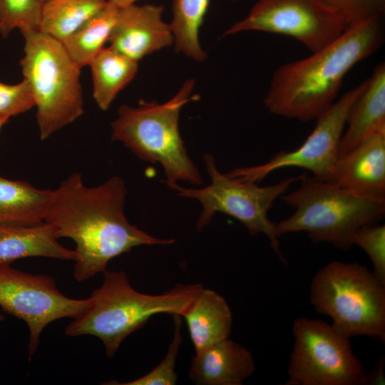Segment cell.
<instances>
[{
  "instance_id": "5b68a950",
  "label": "cell",
  "mask_w": 385,
  "mask_h": 385,
  "mask_svg": "<svg viewBox=\"0 0 385 385\" xmlns=\"http://www.w3.org/2000/svg\"><path fill=\"white\" fill-rule=\"evenodd\" d=\"M299 187L280 198L295 210L275 222L278 234L305 232L315 242H327L347 250L355 232L376 224L385 213V200L361 196L332 182L304 173Z\"/></svg>"
},
{
  "instance_id": "30bf717a",
  "label": "cell",
  "mask_w": 385,
  "mask_h": 385,
  "mask_svg": "<svg viewBox=\"0 0 385 385\" xmlns=\"http://www.w3.org/2000/svg\"><path fill=\"white\" fill-rule=\"evenodd\" d=\"M346 28L342 15L323 0H258L225 35L252 31L281 34L295 38L314 52Z\"/></svg>"
},
{
  "instance_id": "6da1fadb",
  "label": "cell",
  "mask_w": 385,
  "mask_h": 385,
  "mask_svg": "<svg viewBox=\"0 0 385 385\" xmlns=\"http://www.w3.org/2000/svg\"><path fill=\"white\" fill-rule=\"evenodd\" d=\"M126 187L118 176L95 187L71 173L52 190L44 221L58 238L76 243L73 276L78 282L104 273L113 258L140 245H169L174 239L153 237L129 222L125 214Z\"/></svg>"
},
{
  "instance_id": "2e32d148",
  "label": "cell",
  "mask_w": 385,
  "mask_h": 385,
  "mask_svg": "<svg viewBox=\"0 0 385 385\" xmlns=\"http://www.w3.org/2000/svg\"><path fill=\"white\" fill-rule=\"evenodd\" d=\"M366 86L351 106L337 156L346 153L378 128L385 125V64H378ZM337 157V158H338Z\"/></svg>"
},
{
  "instance_id": "ba28073f",
  "label": "cell",
  "mask_w": 385,
  "mask_h": 385,
  "mask_svg": "<svg viewBox=\"0 0 385 385\" xmlns=\"http://www.w3.org/2000/svg\"><path fill=\"white\" fill-rule=\"evenodd\" d=\"M210 184L200 188H185L180 185L175 191L179 196L195 199L202 206L196 222L197 231L209 225L218 212L228 215L240 221L253 236L262 233L270 242V246L287 265L280 249L279 238L275 222L268 217V212L274 202L289 190L290 185L299 181V176L289 177L267 186L257 183L241 180L220 173L215 159L210 153L203 155Z\"/></svg>"
},
{
  "instance_id": "4dcf8cb0",
  "label": "cell",
  "mask_w": 385,
  "mask_h": 385,
  "mask_svg": "<svg viewBox=\"0 0 385 385\" xmlns=\"http://www.w3.org/2000/svg\"><path fill=\"white\" fill-rule=\"evenodd\" d=\"M9 119L4 118H0V129L1 127L8 122Z\"/></svg>"
},
{
  "instance_id": "277c9868",
  "label": "cell",
  "mask_w": 385,
  "mask_h": 385,
  "mask_svg": "<svg viewBox=\"0 0 385 385\" xmlns=\"http://www.w3.org/2000/svg\"><path fill=\"white\" fill-rule=\"evenodd\" d=\"M195 81L188 80L164 103L140 101L138 106L122 105L111 123V139L119 141L139 159L160 164L165 183L175 190L179 181L202 185L201 175L188 154L179 130L180 113L190 98Z\"/></svg>"
},
{
  "instance_id": "cb8c5ba5",
  "label": "cell",
  "mask_w": 385,
  "mask_h": 385,
  "mask_svg": "<svg viewBox=\"0 0 385 385\" xmlns=\"http://www.w3.org/2000/svg\"><path fill=\"white\" fill-rule=\"evenodd\" d=\"M43 3L40 0H0V34L3 38L18 29L38 30Z\"/></svg>"
},
{
  "instance_id": "4316f807",
  "label": "cell",
  "mask_w": 385,
  "mask_h": 385,
  "mask_svg": "<svg viewBox=\"0 0 385 385\" xmlns=\"http://www.w3.org/2000/svg\"><path fill=\"white\" fill-rule=\"evenodd\" d=\"M34 106L30 86L25 79L16 84L0 81V118L9 119Z\"/></svg>"
},
{
  "instance_id": "e0dca14e",
  "label": "cell",
  "mask_w": 385,
  "mask_h": 385,
  "mask_svg": "<svg viewBox=\"0 0 385 385\" xmlns=\"http://www.w3.org/2000/svg\"><path fill=\"white\" fill-rule=\"evenodd\" d=\"M53 227L46 222L31 225H0V266L25 257L76 258L74 250L62 246Z\"/></svg>"
},
{
  "instance_id": "7402d4cb",
  "label": "cell",
  "mask_w": 385,
  "mask_h": 385,
  "mask_svg": "<svg viewBox=\"0 0 385 385\" xmlns=\"http://www.w3.org/2000/svg\"><path fill=\"white\" fill-rule=\"evenodd\" d=\"M106 0H46L42 4L39 30L63 42L98 13Z\"/></svg>"
},
{
  "instance_id": "d6a6232c",
  "label": "cell",
  "mask_w": 385,
  "mask_h": 385,
  "mask_svg": "<svg viewBox=\"0 0 385 385\" xmlns=\"http://www.w3.org/2000/svg\"><path fill=\"white\" fill-rule=\"evenodd\" d=\"M42 3H43L44 1H46V0H40Z\"/></svg>"
},
{
  "instance_id": "4fadbf2b",
  "label": "cell",
  "mask_w": 385,
  "mask_h": 385,
  "mask_svg": "<svg viewBox=\"0 0 385 385\" xmlns=\"http://www.w3.org/2000/svg\"><path fill=\"white\" fill-rule=\"evenodd\" d=\"M330 182L361 196L385 200V125L337 158Z\"/></svg>"
},
{
  "instance_id": "1f68e13d",
  "label": "cell",
  "mask_w": 385,
  "mask_h": 385,
  "mask_svg": "<svg viewBox=\"0 0 385 385\" xmlns=\"http://www.w3.org/2000/svg\"><path fill=\"white\" fill-rule=\"evenodd\" d=\"M4 316L0 314V322L4 320Z\"/></svg>"
},
{
  "instance_id": "ffe728a7",
  "label": "cell",
  "mask_w": 385,
  "mask_h": 385,
  "mask_svg": "<svg viewBox=\"0 0 385 385\" xmlns=\"http://www.w3.org/2000/svg\"><path fill=\"white\" fill-rule=\"evenodd\" d=\"M88 66L93 97L99 108L107 111L118 93L135 76L138 61L108 46L103 47Z\"/></svg>"
},
{
  "instance_id": "8992f818",
  "label": "cell",
  "mask_w": 385,
  "mask_h": 385,
  "mask_svg": "<svg viewBox=\"0 0 385 385\" xmlns=\"http://www.w3.org/2000/svg\"><path fill=\"white\" fill-rule=\"evenodd\" d=\"M21 34L24 54L19 63L35 101L39 136L44 140L83 113L81 68L58 40L39 29Z\"/></svg>"
},
{
  "instance_id": "d4e9b609",
  "label": "cell",
  "mask_w": 385,
  "mask_h": 385,
  "mask_svg": "<svg viewBox=\"0 0 385 385\" xmlns=\"http://www.w3.org/2000/svg\"><path fill=\"white\" fill-rule=\"evenodd\" d=\"M174 320V333L171 343L164 359L152 371L136 379L120 383L111 381L105 384L116 385H175L178 381L175 371L176 359L183 342L181 334L182 317L173 315Z\"/></svg>"
},
{
  "instance_id": "f546056e",
  "label": "cell",
  "mask_w": 385,
  "mask_h": 385,
  "mask_svg": "<svg viewBox=\"0 0 385 385\" xmlns=\"http://www.w3.org/2000/svg\"><path fill=\"white\" fill-rule=\"evenodd\" d=\"M106 1L113 3L115 5L118 6L119 7H123V6L133 4L137 0H106Z\"/></svg>"
},
{
  "instance_id": "9c48e42d",
  "label": "cell",
  "mask_w": 385,
  "mask_h": 385,
  "mask_svg": "<svg viewBox=\"0 0 385 385\" xmlns=\"http://www.w3.org/2000/svg\"><path fill=\"white\" fill-rule=\"evenodd\" d=\"M294 344L286 385H366L367 373L350 338L332 324L307 317L292 324Z\"/></svg>"
},
{
  "instance_id": "52a82bcc",
  "label": "cell",
  "mask_w": 385,
  "mask_h": 385,
  "mask_svg": "<svg viewBox=\"0 0 385 385\" xmlns=\"http://www.w3.org/2000/svg\"><path fill=\"white\" fill-rule=\"evenodd\" d=\"M309 301L346 337L385 342V284L366 266L332 261L314 275Z\"/></svg>"
},
{
  "instance_id": "7a4b0ae2",
  "label": "cell",
  "mask_w": 385,
  "mask_h": 385,
  "mask_svg": "<svg viewBox=\"0 0 385 385\" xmlns=\"http://www.w3.org/2000/svg\"><path fill=\"white\" fill-rule=\"evenodd\" d=\"M381 16L351 25L308 57L279 66L263 100L267 109L302 122L316 120L336 101L348 72L381 46Z\"/></svg>"
},
{
  "instance_id": "603a6c76",
  "label": "cell",
  "mask_w": 385,
  "mask_h": 385,
  "mask_svg": "<svg viewBox=\"0 0 385 385\" xmlns=\"http://www.w3.org/2000/svg\"><path fill=\"white\" fill-rule=\"evenodd\" d=\"M210 2V0H173L170 26L175 50L197 61L207 58L200 43L199 33Z\"/></svg>"
},
{
  "instance_id": "5bb4252c",
  "label": "cell",
  "mask_w": 385,
  "mask_h": 385,
  "mask_svg": "<svg viewBox=\"0 0 385 385\" xmlns=\"http://www.w3.org/2000/svg\"><path fill=\"white\" fill-rule=\"evenodd\" d=\"M163 7L135 4L119 7L108 42L111 47L138 61L170 46L174 37L170 24L162 18Z\"/></svg>"
},
{
  "instance_id": "9a60e30c",
  "label": "cell",
  "mask_w": 385,
  "mask_h": 385,
  "mask_svg": "<svg viewBox=\"0 0 385 385\" xmlns=\"http://www.w3.org/2000/svg\"><path fill=\"white\" fill-rule=\"evenodd\" d=\"M255 370L252 353L227 338L195 353L188 375L197 385H241Z\"/></svg>"
},
{
  "instance_id": "8fae6325",
  "label": "cell",
  "mask_w": 385,
  "mask_h": 385,
  "mask_svg": "<svg viewBox=\"0 0 385 385\" xmlns=\"http://www.w3.org/2000/svg\"><path fill=\"white\" fill-rule=\"evenodd\" d=\"M91 304L90 298L76 299L63 295L50 276L0 266V307L28 326L29 361L38 349L40 335L48 324L65 317L76 318Z\"/></svg>"
},
{
  "instance_id": "44dd1931",
  "label": "cell",
  "mask_w": 385,
  "mask_h": 385,
  "mask_svg": "<svg viewBox=\"0 0 385 385\" xmlns=\"http://www.w3.org/2000/svg\"><path fill=\"white\" fill-rule=\"evenodd\" d=\"M118 11V6L107 1L98 13L61 42L81 68L88 66L108 41Z\"/></svg>"
},
{
  "instance_id": "ac0fdd59",
  "label": "cell",
  "mask_w": 385,
  "mask_h": 385,
  "mask_svg": "<svg viewBox=\"0 0 385 385\" xmlns=\"http://www.w3.org/2000/svg\"><path fill=\"white\" fill-rule=\"evenodd\" d=\"M195 352L229 338L232 314L226 300L214 290L202 288L182 316Z\"/></svg>"
},
{
  "instance_id": "83f0119b",
  "label": "cell",
  "mask_w": 385,
  "mask_h": 385,
  "mask_svg": "<svg viewBox=\"0 0 385 385\" xmlns=\"http://www.w3.org/2000/svg\"><path fill=\"white\" fill-rule=\"evenodd\" d=\"M344 18L347 27L374 16H382L385 0H323Z\"/></svg>"
},
{
  "instance_id": "484cf974",
  "label": "cell",
  "mask_w": 385,
  "mask_h": 385,
  "mask_svg": "<svg viewBox=\"0 0 385 385\" xmlns=\"http://www.w3.org/2000/svg\"><path fill=\"white\" fill-rule=\"evenodd\" d=\"M352 244L366 253L373 264L374 274L385 284V225L361 227L355 232Z\"/></svg>"
},
{
  "instance_id": "7c38bea8",
  "label": "cell",
  "mask_w": 385,
  "mask_h": 385,
  "mask_svg": "<svg viewBox=\"0 0 385 385\" xmlns=\"http://www.w3.org/2000/svg\"><path fill=\"white\" fill-rule=\"evenodd\" d=\"M366 82V79L344 93L319 115L312 133L296 150L279 152L267 163L235 168L227 174L241 180L257 183L277 170L297 167L310 171L319 180L330 182L349 110L365 88Z\"/></svg>"
},
{
  "instance_id": "d6986e66",
  "label": "cell",
  "mask_w": 385,
  "mask_h": 385,
  "mask_svg": "<svg viewBox=\"0 0 385 385\" xmlns=\"http://www.w3.org/2000/svg\"><path fill=\"white\" fill-rule=\"evenodd\" d=\"M51 190L0 176V225H31L44 222Z\"/></svg>"
},
{
  "instance_id": "3957f363",
  "label": "cell",
  "mask_w": 385,
  "mask_h": 385,
  "mask_svg": "<svg viewBox=\"0 0 385 385\" xmlns=\"http://www.w3.org/2000/svg\"><path fill=\"white\" fill-rule=\"evenodd\" d=\"M102 285L93 291L90 307L66 327L70 337L92 335L103 342L106 355L115 356L123 340L153 315H180L203 288L200 284H177L161 294L134 289L123 271H106Z\"/></svg>"
},
{
  "instance_id": "f1b7e54d",
  "label": "cell",
  "mask_w": 385,
  "mask_h": 385,
  "mask_svg": "<svg viewBox=\"0 0 385 385\" xmlns=\"http://www.w3.org/2000/svg\"><path fill=\"white\" fill-rule=\"evenodd\" d=\"M384 356H383L379 359L372 371L370 374H367L366 385H384L385 384L384 373Z\"/></svg>"
}]
</instances>
